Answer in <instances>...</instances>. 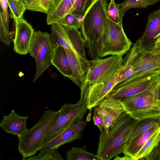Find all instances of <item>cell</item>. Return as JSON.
Wrapping results in <instances>:
<instances>
[{
    "mask_svg": "<svg viewBox=\"0 0 160 160\" xmlns=\"http://www.w3.org/2000/svg\"><path fill=\"white\" fill-rule=\"evenodd\" d=\"M157 93L158 100L160 101V81L157 85Z\"/></svg>",
    "mask_w": 160,
    "mask_h": 160,
    "instance_id": "obj_36",
    "label": "cell"
},
{
    "mask_svg": "<svg viewBox=\"0 0 160 160\" xmlns=\"http://www.w3.org/2000/svg\"><path fill=\"white\" fill-rule=\"evenodd\" d=\"M141 160H160V139L157 146L147 157Z\"/></svg>",
    "mask_w": 160,
    "mask_h": 160,
    "instance_id": "obj_33",
    "label": "cell"
},
{
    "mask_svg": "<svg viewBox=\"0 0 160 160\" xmlns=\"http://www.w3.org/2000/svg\"><path fill=\"white\" fill-rule=\"evenodd\" d=\"M10 10V17L15 22L23 18V14L26 9L22 0H7Z\"/></svg>",
    "mask_w": 160,
    "mask_h": 160,
    "instance_id": "obj_28",
    "label": "cell"
},
{
    "mask_svg": "<svg viewBox=\"0 0 160 160\" xmlns=\"http://www.w3.org/2000/svg\"><path fill=\"white\" fill-rule=\"evenodd\" d=\"M138 121L125 111L107 130L101 132L96 154L100 160H110L123 153L128 138Z\"/></svg>",
    "mask_w": 160,
    "mask_h": 160,
    "instance_id": "obj_2",
    "label": "cell"
},
{
    "mask_svg": "<svg viewBox=\"0 0 160 160\" xmlns=\"http://www.w3.org/2000/svg\"><path fill=\"white\" fill-rule=\"evenodd\" d=\"M158 124H160V116L146 118L139 120L131 133L127 143Z\"/></svg>",
    "mask_w": 160,
    "mask_h": 160,
    "instance_id": "obj_23",
    "label": "cell"
},
{
    "mask_svg": "<svg viewBox=\"0 0 160 160\" xmlns=\"http://www.w3.org/2000/svg\"><path fill=\"white\" fill-rule=\"evenodd\" d=\"M78 22L82 25L84 15H75Z\"/></svg>",
    "mask_w": 160,
    "mask_h": 160,
    "instance_id": "obj_35",
    "label": "cell"
},
{
    "mask_svg": "<svg viewBox=\"0 0 160 160\" xmlns=\"http://www.w3.org/2000/svg\"><path fill=\"white\" fill-rule=\"evenodd\" d=\"M94 108L103 120L104 131L107 130L113 122L125 111L120 100L111 98H105Z\"/></svg>",
    "mask_w": 160,
    "mask_h": 160,
    "instance_id": "obj_11",
    "label": "cell"
},
{
    "mask_svg": "<svg viewBox=\"0 0 160 160\" xmlns=\"http://www.w3.org/2000/svg\"><path fill=\"white\" fill-rule=\"evenodd\" d=\"M60 23L65 26L80 29L81 27V25L78 22L75 16L72 13L66 15Z\"/></svg>",
    "mask_w": 160,
    "mask_h": 160,
    "instance_id": "obj_32",
    "label": "cell"
},
{
    "mask_svg": "<svg viewBox=\"0 0 160 160\" xmlns=\"http://www.w3.org/2000/svg\"><path fill=\"white\" fill-rule=\"evenodd\" d=\"M87 124V122L83 118L75 121L59 133L44 144L39 150L40 153L52 149H58L64 144L80 139Z\"/></svg>",
    "mask_w": 160,
    "mask_h": 160,
    "instance_id": "obj_10",
    "label": "cell"
},
{
    "mask_svg": "<svg viewBox=\"0 0 160 160\" xmlns=\"http://www.w3.org/2000/svg\"><path fill=\"white\" fill-rule=\"evenodd\" d=\"M15 32L13 39L14 51L19 54L29 53L34 32L31 25L24 18L15 22Z\"/></svg>",
    "mask_w": 160,
    "mask_h": 160,
    "instance_id": "obj_12",
    "label": "cell"
},
{
    "mask_svg": "<svg viewBox=\"0 0 160 160\" xmlns=\"http://www.w3.org/2000/svg\"><path fill=\"white\" fill-rule=\"evenodd\" d=\"M52 63L65 77L69 78L71 76L68 58L65 48L62 46L57 45L54 48Z\"/></svg>",
    "mask_w": 160,
    "mask_h": 160,
    "instance_id": "obj_20",
    "label": "cell"
},
{
    "mask_svg": "<svg viewBox=\"0 0 160 160\" xmlns=\"http://www.w3.org/2000/svg\"><path fill=\"white\" fill-rule=\"evenodd\" d=\"M158 105L160 110V101L158 100Z\"/></svg>",
    "mask_w": 160,
    "mask_h": 160,
    "instance_id": "obj_38",
    "label": "cell"
},
{
    "mask_svg": "<svg viewBox=\"0 0 160 160\" xmlns=\"http://www.w3.org/2000/svg\"><path fill=\"white\" fill-rule=\"evenodd\" d=\"M53 48L50 34L40 31H34L29 52L30 55L35 58L36 63L33 82L52 65Z\"/></svg>",
    "mask_w": 160,
    "mask_h": 160,
    "instance_id": "obj_7",
    "label": "cell"
},
{
    "mask_svg": "<svg viewBox=\"0 0 160 160\" xmlns=\"http://www.w3.org/2000/svg\"><path fill=\"white\" fill-rule=\"evenodd\" d=\"M160 44V33L155 38V42L154 46L155 47ZM153 47V48H154Z\"/></svg>",
    "mask_w": 160,
    "mask_h": 160,
    "instance_id": "obj_37",
    "label": "cell"
},
{
    "mask_svg": "<svg viewBox=\"0 0 160 160\" xmlns=\"http://www.w3.org/2000/svg\"><path fill=\"white\" fill-rule=\"evenodd\" d=\"M72 71L69 78L80 88L83 77L88 68L71 49H65Z\"/></svg>",
    "mask_w": 160,
    "mask_h": 160,
    "instance_id": "obj_18",
    "label": "cell"
},
{
    "mask_svg": "<svg viewBox=\"0 0 160 160\" xmlns=\"http://www.w3.org/2000/svg\"><path fill=\"white\" fill-rule=\"evenodd\" d=\"M160 33V7L148 15L143 35L139 39L141 47L147 51L154 47L156 37Z\"/></svg>",
    "mask_w": 160,
    "mask_h": 160,
    "instance_id": "obj_13",
    "label": "cell"
},
{
    "mask_svg": "<svg viewBox=\"0 0 160 160\" xmlns=\"http://www.w3.org/2000/svg\"><path fill=\"white\" fill-rule=\"evenodd\" d=\"M26 9L47 14L52 6L54 0H22Z\"/></svg>",
    "mask_w": 160,
    "mask_h": 160,
    "instance_id": "obj_27",
    "label": "cell"
},
{
    "mask_svg": "<svg viewBox=\"0 0 160 160\" xmlns=\"http://www.w3.org/2000/svg\"><path fill=\"white\" fill-rule=\"evenodd\" d=\"M106 11L107 16L111 20L116 23L122 25L119 15V3H115L114 0H110L106 4Z\"/></svg>",
    "mask_w": 160,
    "mask_h": 160,
    "instance_id": "obj_29",
    "label": "cell"
},
{
    "mask_svg": "<svg viewBox=\"0 0 160 160\" xmlns=\"http://www.w3.org/2000/svg\"><path fill=\"white\" fill-rule=\"evenodd\" d=\"M51 25L50 34L53 48L56 46L60 45L65 49H71L78 57L84 61L74 49L65 27L59 23Z\"/></svg>",
    "mask_w": 160,
    "mask_h": 160,
    "instance_id": "obj_19",
    "label": "cell"
},
{
    "mask_svg": "<svg viewBox=\"0 0 160 160\" xmlns=\"http://www.w3.org/2000/svg\"><path fill=\"white\" fill-rule=\"evenodd\" d=\"M90 67L82 78L80 98L87 100L88 93L94 86L103 82L122 67V56L112 55L106 58L89 60Z\"/></svg>",
    "mask_w": 160,
    "mask_h": 160,
    "instance_id": "obj_4",
    "label": "cell"
},
{
    "mask_svg": "<svg viewBox=\"0 0 160 160\" xmlns=\"http://www.w3.org/2000/svg\"><path fill=\"white\" fill-rule=\"evenodd\" d=\"M57 148H54L37 155H33L26 158L23 160H63L64 159L57 151Z\"/></svg>",
    "mask_w": 160,
    "mask_h": 160,
    "instance_id": "obj_30",
    "label": "cell"
},
{
    "mask_svg": "<svg viewBox=\"0 0 160 160\" xmlns=\"http://www.w3.org/2000/svg\"><path fill=\"white\" fill-rule=\"evenodd\" d=\"M28 116H21L14 110L8 115H4L0 123V127L6 132L12 134L18 137L28 129L26 123Z\"/></svg>",
    "mask_w": 160,
    "mask_h": 160,
    "instance_id": "obj_15",
    "label": "cell"
},
{
    "mask_svg": "<svg viewBox=\"0 0 160 160\" xmlns=\"http://www.w3.org/2000/svg\"><path fill=\"white\" fill-rule=\"evenodd\" d=\"M107 1L92 0L83 17L81 32L88 54L92 59L103 57Z\"/></svg>",
    "mask_w": 160,
    "mask_h": 160,
    "instance_id": "obj_1",
    "label": "cell"
},
{
    "mask_svg": "<svg viewBox=\"0 0 160 160\" xmlns=\"http://www.w3.org/2000/svg\"><path fill=\"white\" fill-rule=\"evenodd\" d=\"M160 139V127L150 136L137 153L133 160H141L148 156L157 146Z\"/></svg>",
    "mask_w": 160,
    "mask_h": 160,
    "instance_id": "obj_24",
    "label": "cell"
},
{
    "mask_svg": "<svg viewBox=\"0 0 160 160\" xmlns=\"http://www.w3.org/2000/svg\"><path fill=\"white\" fill-rule=\"evenodd\" d=\"M157 87L134 96L120 100L125 111L131 117L138 120L160 116Z\"/></svg>",
    "mask_w": 160,
    "mask_h": 160,
    "instance_id": "obj_5",
    "label": "cell"
},
{
    "mask_svg": "<svg viewBox=\"0 0 160 160\" xmlns=\"http://www.w3.org/2000/svg\"><path fill=\"white\" fill-rule=\"evenodd\" d=\"M132 44L124 32L122 25L112 21L107 16L104 35L103 57L110 55L122 56L129 51Z\"/></svg>",
    "mask_w": 160,
    "mask_h": 160,
    "instance_id": "obj_8",
    "label": "cell"
},
{
    "mask_svg": "<svg viewBox=\"0 0 160 160\" xmlns=\"http://www.w3.org/2000/svg\"><path fill=\"white\" fill-rule=\"evenodd\" d=\"M160 124L157 125L147 132L134 138L127 143L123 153L124 156H117L114 160H133V158L151 135L159 128Z\"/></svg>",
    "mask_w": 160,
    "mask_h": 160,
    "instance_id": "obj_17",
    "label": "cell"
},
{
    "mask_svg": "<svg viewBox=\"0 0 160 160\" xmlns=\"http://www.w3.org/2000/svg\"><path fill=\"white\" fill-rule=\"evenodd\" d=\"M93 120L94 125L98 127L101 132H102L104 129V125L103 120L102 118L97 114L94 108Z\"/></svg>",
    "mask_w": 160,
    "mask_h": 160,
    "instance_id": "obj_34",
    "label": "cell"
},
{
    "mask_svg": "<svg viewBox=\"0 0 160 160\" xmlns=\"http://www.w3.org/2000/svg\"><path fill=\"white\" fill-rule=\"evenodd\" d=\"M160 81V71L129 78L114 87L105 98L121 100L130 98L155 87Z\"/></svg>",
    "mask_w": 160,
    "mask_h": 160,
    "instance_id": "obj_6",
    "label": "cell"
},
{
    "mask_svg": "<svg viewBox=\"0 0 160 160\" xmlns=\"http://www.w3.org/2000/svg\"><path fill=\"white\" fill-rule=\"evenodd\" d=\"M59 112L45 110L36 124L18 137V150L23 158L35 155L42 148L44 138L58 118Z\"/></svg>",
    "mask_w": 160,
    "mask_h": 160,
    "instance_id": "obj_3",
    "label": "cell"
},
{
    "mask_svg": "<svg viewBox=\"0 0 160 160\" xmlns=\"http://www.w3.org/2000/svg\"><path fill=\"white\" fill-rule=\"evenodd\" d=\"M92 0H75L72 13L74 15H84Z\"/></svg>",
    "mask_w": 160,
    "mask_h": 160,
    "instance_id": "obj_31",
    "label": "cell"
},
{
    "mask_svg": "<svg viewBox=\"0 0 160 160\" xmlns=\"http://www.w3.org/2000/svg\"><path fill=\"white\" fill-rule=\"evenodd\" d=\"M122 68L105 81L94 86L90 90L87 97L88 109L96 106L113 89Z\"/></svg>",
    "mask_w": 160,
    "mask_h": 160,
    "instance_id": "obj_14",
    "label": "cell"
},
{
    "mask_svg": "<svg viewBox=\"0 0 160 160\" xmlns=\"http://www.w3.org/2000/svg\"><path fill=\"white\" fill-rule=\"evenodd\" d=\"M0 39L1 42L9 46L12 40L9 29V13L7 0H0Z\"/></svg>",
    "mask_w": 160,
    "mask_h": 160,
    "instance_id": "obj_21",
    "label": "cell"
},
{
    "mask_svg": "<svg viewBox=\"0 0 160 160\" xmlns=\"http://www.w3.org/2000/svg\"><path fill=\"white\" fill-rule=\"evenodd\" d=\"M66 157L67 160H100L97 154L88 152L85 146L72 147L67 151Z\"/></svg>",
    "mask_w": 160,
    "mask_h": 160,
    "instance_id": "obj_26",
    "label": "cell"
},
{
    "mask_svg": "<svg viewBox=\"0 0 160 160\" xmlns=\"http://www.w3.org/2000/svg\"><path fill=\"white\" fill-rule=\"evenodd\" d=\"M75 0H54L53 3L47 14V24L60 23L65 16L71 13Z\"/></svg>",
    "mask_w": 160,
    "mask_h": 160,
    "instance_id": "obj_16",
    "label": "cell"
},
{
    "mask_svg": "<svg viewBox=\"0 0 160 160\" xmlns=\"http://www.w3.org/2000/svg\"><path fill=\"white\" fill-rule=\"evenodd\" d=\"M160 0H125L119 3V15L122 21L126 12L131 8H146L160 1Z\"/></svg>",
    "mask_w": 160,
    "mask_h": 160,
    "instance_id": "obj_25",
    "label": "cell"
},
{
    "mask_svg": "<svg viewBox=\"0 0 160 160\" xmlns=\"http://www.w3.org/2000/svg\"><path fill=\"white\" fill-rule=\"evenodd\" d=\"M67 31L70 40L75 51L85 62H89L86 57L85 43L78 29L64 26Z\"/></svg>",
    "mask_w": 160,
    "mask_h": 160,
    "instance_id": "obj_22",
    "label": "cell"
},
{
    "mask_svg": "<svg viewBox=\"0 0 160 160\" xmlns=\"http://www.w3.org/2000/svg\"><path fill=\"white\" fill-rule=\"evenodd\" d=\"M88 109L87 100L84 98H80L79 101L74 104L67 102L64 104L59 111L57 121L45 136L43 144L75 121L83 118Z\"/></svg>",
    "mask_w": 160,
    "mask_h": 160,
    "instance_id": "obj_9",
    "label": "cell"
}]
</instances>
